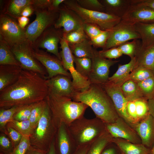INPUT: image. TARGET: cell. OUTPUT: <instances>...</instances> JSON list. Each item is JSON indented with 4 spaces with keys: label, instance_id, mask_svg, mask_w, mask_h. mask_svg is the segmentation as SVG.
<instances>
[{
    "label": "cell",
    "instance_id": "obj_1",
    "mask_svg": "<svg viewBox=\"0 0 154 154\" xmlns=\"http://www.w3.org/2000/svg\"><path fill=\"white\" fill-rule=\"evenodd\" d=\"M46 80L38 74L23 69L13 84L0 92V108L23 106L45 99L48 94Z\"/></svg>",
    "mask_w": 154,
    "mask_h": 154
},
{
    "label": "cell",
    "instance_id": "obj_2",
    "mask_svg": "<svg viewBox=\"0 0 154 154\" xmlns=\"http://www.w3.org/2000/svg\"><path fill=\"white\" fill-rule=\"evenodd\" d=\"M72 99L90 107L96 117L105 123H114L119 117L111 99L101 85L91 84L85 90L76 92Z\"/></svg>",
    "mask_w": 154,
    "mask_h": 154
},
{
    "label": "cell",
    "instance_id": "obj_3",
    "mask_svg": "<svg viewBox=\"0 0 154 154\" xmlns=\"http://www.w3.org/2000/svg\"><path fill=\"white\" fill-rule=\"evenodd\" d=\"M45 100L57 128L62 123L68 126L75 120L84 117L88 107L83 103L72 101L70 97L49 92Z\"/></svg>",
    "mask_w": 154,
    "mask_h": 154
},
{
    "label": "cell",
    "instance_id": "obj_4",
    "mask_svg": "<svg viewBox=\"0 0 154 154\" xmlns=\"http://www.w3.org/2000/svg\"><path fill=\"white\" fill-rule=\"evenodd\" d=\"M68 127L77 146L92 143L106 131L105 123L96 117L88 119L83 117Z\"/></svg>",
    "mask_w": 154,
    "mask_h": 154
},
{
    "label": "cell",
    "instance_id": "obj_5",
    "mask_svg": "<svg viewBox=\"0 0 154 154\" xmlns=\"http://www.w3.org/2000/svg\"><path fill=\"white\" fill-rule=\"evenodd\" d=\"M57 129L47 104L37 125L29 137L31 145L47 151L55 138Z\"/></svg>",
    "mask_w": 154,
    "mask_h": 154
},
{
    "label": "cell",
    "instance_id": "obj_6",
    "mask_svg": "<svg viewBox=\"0 0 154 154\" xmlns=\"http://www.w3.org/2000/svg\"><path fill=\"white\" fill-rule=\"evenodd\" d=\"M62 3L76 13L84 23L96 25L103 31L111 30L121 19L106 13L85 9L76 0H64Z\"/></svg>",
    "mask_w": 154,
    "mask_h": 154
},
{
    "label": "cell",
    "instance_id": "obj_7",
    "mask_svg": "<svg viewBox=\"0 0 154 154\" xmlns=\"http://www.w3.org/2000/svg\"><path fill=\"white\" fill-rule=\"evenodd\" d=\"M11 49L23 69L36 72L45 79L47 76L46 71L34 56L32 44L30 42L26 39L21 43L14 45Z\"/></svg>",
    "mask_w": 154,
    "mask_h": 154
},
{
    "label": "cell",
    "instance_id": "obj_8",
    "mask_svg": "<svg viewBox=\"0 0 154 154\" xmlns=\"http://www.w3.org/2000/svg\"><path fill=\"white\" fill-rule=\"evenodd\" d=\"M35 20L26 28L27 40L32 44L41 34L49 27L54 25L57 19L59 12H53L48 9L35 12Z\"/></svg>",
    "mask_w": 154,
    "mask_h": 154
},
{
    "label": "cell",
    "instance_id": "obj_9",
    "mask_svg": "<svg viewBox=\"0 0 154 154\" xmlns=\"http://www.w3.org/2000/svg\"><path fill=\"white\" fill-rule=\"evenodd\" d=\"M110 31L109 37L103 50L117 47L130 40L141 39L134 23L121 19Z\"/></svg>",
    "mask_w": 154,
    "mask_h": 154
},
{
    "label": "cell",
    "instance_id": "obj_10",
    "mask_svg": "<svg viewBox=\"0 0 154 154\" xmlns=\"http://www.w3.org/2000/svg\"><path fill=\"white\" fill-rule=\"evenodd\" d=\"M25 29L20 27L16 19L7 14H0V36L11 48L27 39Z\"/></svg>",
    "mask_w": 154,
    "mask_h": 154
},
{
    "label": "cell",
    "instance_id": "obj_11",
    "mask_svg": "<svg viewBox=\"0 0 154 154\" xmlns=\"http://www.w3.org/2000/svg\"><path fill=\"white\" fill-rule=\"evenodd\" d=\"M63 37L62 29L52 25L46 29L32 44L34 50L40 48L46 49L61 61L58 44Z\"/></svg>",
    "mask_w": 154,
    "mask_h": 154
},
{
    "label": "cell",
    "instance_id": "obj_12",
    "mask_svg": "<svg viewBox=\"0 0 154 154\" xmlns=\"http://www.w3.org/2000/svg\"><path fill=\"white\" fill-rule=\"evenodd\" d=\"M91 59L92 69L88 80L91 84L101 85L108 81L110 67L119 61L104 58L96 50Z\"/></svg>",
    "mask_w": 154,
    "mask_h": 154
},
{
    "label": "cell",
    "instance_id": "obj_13",
    "mask_svg": "<svg viewBox=\"0 0 154 154\" xmlns=\"http://www.w3.org/2000/svg\"><path fill=\"white\" fill-rule=\"evenodd\" d=\"M34 57L45 68L47 75V80L59 75L67 76L70 78L72 76L69 72L63 67L61 61L55 56H53L40 49L33 50Z\"/></svg>",
    "mask_w": 154,
    "mask_h": 154
},
{
    "label": "cell",
    "instance_id": "obj_14",
    "mask_svg": "<svg viewBox=\"0 0 154 154\" xmlns=\"http://www.w3.org/2000/svg\"><path fill=\"white\" fill-rule=\"evenodd\" d=\"M63 5L60 7L58 16L54 26L56 28H63L64 37L68 33L83 27L84 22L74 12Z\"/></svg>",
    "mask_w": 154,
    "mask_h": 154
},
{
    "label": "cell",
    "instance_id": "obj_15",
    "mask_svg": "<svg viewBox=\"0 0 154 154\" xmlns=\"http://www.w3.org/2000/svg\"><path fill=\"white\" fill-rule=\"evenodd\" d=\"M105 126L106 130L113 138L122 139L134 143H141L135 130L120 117L114 123H105Z\"/></svg>",
    "mask_w": 154,
    "mask_h": 154
},
{
    "label": "cell",
    "instance_id": "obj_16",
    "mask_svg": "<svg viewBox=\"0 0 154 154\" xmlns=\"http://www.w3.org/2000/svg\"><path fill=\"white\" fill-rule=\"evenodd\" d=\"M101 86L111 99L119 116L130 126L133 124L127 111L128 101L124 96L121 87L108 81Z\"/></svg>",
    "mask_w": 154,
    "mask_h": 154
},
{
    "label": "cell",
    "instance_id": "obj_17",
    "mask_svg": "<svg viewBox=\"0 0 154 154\" xmlns=\"http://www.w3.org/2000/svg\"><path fill=\"white\" fill-rule=\"evenodd\" d=\"M55 144L57 154H73L78 147L68 126L64 123L57 127Z\"/></svg>",
    "mask_w": 154,
    "mask_h": 154
},
{
    "label": "cell",
    "instance_id": "obj_18",
    "mask_svg": "<svg viewBox=\"0 0 154 154\" xmlns=\"http://www.w3.org/2000/svg\"><path fill=\"white\" fill-rule=\"evenodd\" d=\"M70 78L59 75L46 80L48 92L72 99L76 92Z\"/></svg>",
    "mask_w": 154,
    "mask_h": 154
},
{
    "label": "cell",
    "instance_id": "obj_19",
    "mask_svg": "<svg viewBox=\"0 0 154 154\" xmlns=\"http://www.w3.org/2000/svg\"><path fill=\"white\" fill-rule=\"evenodd\" d=\"M121 19L134 23H154V10L143 5L132 3Z\"/></svg>",
    "mask_w": 154,
    "mask_h": 154
},
{
    "label": "cell",
    "instance_id": "obj_20",
    "mask_svg": "<svg viewBox=\"0 0 154 154\" xmlns=\"http://www.w3.org/2000/svg\"><path fill=\"white\" fill-rule=\"evenodd\" d=\"M131 126L136 131L141 143L151 149L154 144V119L150 114Z\"/></svg>",
    "mask_w": 154,
    "mask_h": 154
},
{
    "label": "cell",
    "instance_id": "obj_21",
    "mask_svg": "<svg viewBox=\"0 0 154 154\" xmlns=\"http://www.w3.org/2000/svg\"><path fill=\"white\" fill-rule=\"evenodd\" d=\"M23 69L19 66L0 65V92L14 84L18 79Z\"/></svg>",
    "mask_w": 154,
    "mask_h": 154
},
{
    "label": "cell",
    "instance_id": "obj_22",
    "mask_svg": "<svg viewBox=\"0 0 154 154\" xmlns=\"http://www.w3.org/2000/svg\"><path fill=\"white\" fill-rule=\"evenodd\" d=\"M105 13L122 18L132 4V0H99Z\"/></svg>",
    "mask_w": 154,
    "mask_h": 154
},
{
    "label": "cell",
    "instance_id": "obj_23",
    "mask_svg": "<svg viewBox=\"0 0 154 154\" xmlns=\"http://www.w3.org/2000/svg\"><path fill=\"white\" fill-rule=\"evenodd\" d=\"M112 142L117 146L121 154H150L151 149L142 143H134L115 138H113Z\"/></svg>",
    "mask_w": 154,
    "mask_h": 154
},
{
    "label": "cell",
    "instance_id": "obj_24",
    "mask_svg": "<svg viewBox=\"0 0 154 154\" xmlns=\"http://www.w3.org/2000/svg\"><path fill=\"white\" fill-rule=\"evenodd\" d=\"M136 63L135 57L131 58L130 61L127 64H119L117 70L112 76L109 77L108 81L121 87L129 79L130 74L135 67Z\"/></svg>",
    "mask_w": 154,
    "mask_h": 154
},
{
    "label": "cell",
    "instance_id": "obj_25",
    "mask_svg": "<svg viewBox=\"0 0 154 154\" xmlns=\"http://www.w3.org/2000/svg\"><path fill=\"white\" fill-rule=\"evenodd\" d=\"M32 0H11L6 1L1 14H7L15 19L21 16L24 9L32 4Z\"/></svg>",
    "mask_w": 154,
    "mask_h": 154
},
{
    "label": "cell",
    "instance_id": "obj_26",
    "mask_svg": "<svg viewBox=\"0 0 154 154\" xmlns=\"http://www.w3.org/2000/svg\"><path fill=\"white\" fill-rule=\"evenodd\" d=\"M135 67H143L152 70L154 73V43L145 48H141L138 51L135 57Z\"/></svg>",
    "mask_w": 154,
    "mask_h": 154
},
{
    "label": "cell",
    "instance_id": "obj_27",
    "mask_svg": "<svg viewBox=\"0 0 154 154\" xmlns=\"http://www.w3.org/2000/svg\"><path fill=\"white\" fill-rule=\"evenodd\" d=\"M136 30L141 40V48H148L154 43V23H135Z\"/></svg>",
    "mask_w": 154,
    "mask_h": 154
},
{
    "label": "cell",
    "instance_id": "obj_28",
    "mask_svg": "<svg viewBox=\"0 0 154 154\" xmlns=\"http://www.w3.org/2000/svg\"><path fill=\"white\" fill-rule=\"evenodd\" d=\"M69 46L73 55L78 58L92 59L96 50L92 47L90 39L89 38L79 43Z\"/></svg>",
    "mask_w": 154,
    "mask_h": 154
},
{
    "label": "cell",
    "instance_id": "obj_29",
    "mask_svg": "<svg viewBox=\"0 0 154 154\" xmlns=\"http://www.w3.org/2000/svg\"><path fill=\"white\" fill-rule=\"evenodd\" d=\"M5 65L21 66V64L16 59L11 47L0 36V65Z\"/></svg>",
    "mask_w": 154,
    "mask_h": 154
},
{
    "label": "cell",
    "instance_id": "obj_30",
    "mask_svg": "<svg viewBox=\"0 0 154 154\" xmlns=\"http://www.w3.org/2000/svg\"><path fill=\"white\" fill-rule=\"evenodd\" d=\"M121 88L124 96L128 101H134L140 99H145L137 83L131 79L125 82Z\"/></svg>",
    "mask_w": 154,
    "mask_h": 154
},
{
    "label": "cell",
    "instance_id": "obj_31",
    "mask_svg": "<svg viewBox=\"0 0 154 154\" xmlns=\"http://www.w3.org/2000/svg\"><path fill=\"white\" fill-rule=\"evenodd\" d=\"M113 138L106 130L92 143L86 154H101L104 149L112 143Z\"/></svg>",
    "mask_w": 154,
    "mask_h": 154
},
{
    "label": "cell",
    "instance_id": "obj_32",
    "mask_svg": "<svg viewBox=\"0 0 154 154\" xmlns=\"http://www.w3.org/2000/svg\"><path fill=\"white\" fill-rule=\"evenodd\" d=\"M74 60L76 70L82 76L88 80L92 69V59L88 58H78L74 55Z\"/></svg>",
    "mask_w": 154,
    "mask_h": 154
},
{
    "label": "cell",
    "instance_id": "obj_33",
    "mask_svg": "<svg viewBox=\"0 0 154 154\" xmlns=\"http://www.w3.org/2000/svg\"><path fill=\"white\" fill-rule=\"evenodd\" d=\"M22 106H14L8 109L0 108V130L1 132L5 133L7 124L13 119L15 114Z\"/></svg>",
    "mask_w": 154,
    "mask_h": 154
},
{
    "label": "cell",
    "instance_id": "obj_34",
    "mask_svg": "<svg viewBox=\"0 0 154 154\" xmlns=\"http://www.w3.org/2000/svg\"><path fill=\"white\" fill-rule=\"evenodd\" d=\"M6 126L13 128L22 135L29 137L32 135L35 129L29 120L19 121L13 119L9 122Z\"/></svg>",
    "mask_w": 154,
    "mask_h": 154
},
{
    "label": "cell",
    "instance_id": "obj_35",
    "mask_svg": "<svg viewBox=\"0 0 154 154\" xmlns=\"http://www.w3.org/2000/svg\"><path fill=\"white\" fill-rule=\"evenodd\" d=\"M141 46V42L139 39H135L131 42L124 43L117 47L123 54L128 55L131 58L135 57Z\"/></svg>",
    "mask_w": 154,
    "mask_h": 154
},
{
    "label": "cell",
    "instance_id": "obj_36",
    "mask_svg": "<svg viewBox=\"0 0 154 154\" xmlns=\"http://www.w3.org/2000/svg\"><path fill=\"white\" fill-rule=\"evenodd\" d=\"M154 76L151 70L141 66L134 68L130 74L129 79L138 83Z\"/></svg>",
    "mask_w": 154,
    "mask_h": 154
},
{
    "label": "cell",
    "instance_id": "obj_37",
    "mask_svg": "<svg viewBox=\"0 0 154 154\" xmlns=\"http://www.w3.org/2000/svg\"><path fill=\"white\" fill-rule=\"evenodd\" d=\"M137 83L145 99L154 98V76Z\"/></svg>",
    "mask_w": 154,
    "mask_h": 154
},
{
    "label": "cell",
    "instance_id": "obj_38",
    "mask_svg": "<svg viewBox=\"0 0 154 154\" xmlns=\"http://www.w3.org/2000/svg\"><path fill=\"white\" fill-rule=\"evenodd\" d=\"M63 37L69 46L79 43L86 39L89 38L83 27L72 31Z\"/></svg>",
    "mask_w": 154,
    "mask_h": 154
},
{
    "label": "cell",
    "instance_id": "obj_39",
    "mask_svg": "<svg viewBox=\"0 0 154 154\" xmlns=\"http://www.w3.org/2000/svg\"><path fill=\"white\" fill-rule=\"evenodd\" d=\"M46 104L45 99L37 103L33 108L29 120L34 129L37 125Z\"/></svg>",
    "mask_w": 154,
    "mask_h": 154
},
{
    "label": "cell",
    "instance_id": "obj_40",
    "mask_svg": "<svg viewBox=\"0 0 154 154\" xmlns=\"http://www.w3.org/2000/svg\"><path fill=\"white\" fill-rule=\"evenodd\" d=\"M78 4L82 7L90 10L105 13L104 6L99 0H77Z\"/></svg>",
    "mask_w": 154,
    "mask_h": 154
},
{
    "label": "cell",
    "instance_id": "obj_41",
    "mask_svg": "<svg viewBox=\"0 0 154 154\" xmlns=\"http://www.w3.org/2000/svg\"><path fill=\"white\" fill-rule=\"evenodd\" d=\"M135 101L136 112L138 122L149 114L147 100L140 99Z\"/></svg>",
    "mask_w": 154,
    "mask_h": 154
},
{
    "label": "cell",
    "instance_id": "obj_42",
    "mask_svg": "<svg viewBox=\"0 0 154 154\" xmlns=\"http://www.w3.org/2000/svg\"><path fill=\"white\" fill-rule=\"evenodd\" d=\"M37 103L22 106L15 114L13 119L19 121L29 120L32 110Z\"/></svg>",
    "mask_w": 154,
    "mask_h": 154
},
{
    "label": "cell",
    "instance_id": "obj_43",
    "mask_svg": "<svg viewBox=\"0 0 154 154\" xmlns=\"http://www.w3.org/2000/svg\"><path fill=\"white\" fill-rule=\"evenodd\" d=\"M110 30L103 31L96 37L90 39L92 46L95 48L104 49L110 35Z\"/></svg>",
    "mask_w": 154,
    "mask_h": 154
},
{
    "label": "cell",
    "instance_id": "obj_44",
    "mask_svg": "<svg viewBox=\"0 0 154 154\" xmlns=\"http://www.w3.org/2000/svg\"><path fill=\"white\" fill-rule=\"evenodd\" d=\"M14 149L12 142L8 136L1 132L0 135V151L3 154H10Z\"/></svg>",
    "mask_w": 154,
    "mask_h": 154
},
{
    "label": "cell",
    "instance_id": "obj_45",
    "mask_svg": "<svg viewBox=\"0 0 154 154\" xmlns=\"http://www.w3.org/2000/svg\"><path fill=\"white\" fill-rule=\"evenodd\" d=\"M31 145L29 137L23 135L19 144L10 154H26Z\"/></svg>",
    "mask_w": 154,
    "mask_h": 154
},
{
    "label": "cell",
    "instance_id": "obj_46",
    "mask_svg": "<svg viewBox=\"0 0 154 154\" xmlns=\"http://www.w3.org/2000/svg\"><path fill=\"white\" fill-rule=\"evenodd\" d=\"M4 133L10 140L14 148L19 144L23 136L21 134L16 130L8 126H6V130Z\"/></svg>",
    "mask_w": 154,
    "mask_h": 154
},
{
    "label": "cell",
    "instance_id": "obj_47",
    "mask_svg": "<svg viewBox=\"0 0 154 154\" xmlns=\"http://www.w3.org/2000/svg\"><path fill=\"white\" fill-rule=\"evenodd\" d=\"M83 28L90 39L96 37L103 31L96 25L84 22Z\"/></svg>",
    "mask_w": 154,
    "mask_h": 154
},
{
    "label": "cell",
    "instance_id": "obj_48",
    "mask_svg": "<svg viewBox=\"0 0 154 154\" xmlns=\"http://www.w3.org/2000/svg\"><path fill=\"white\" fill-rule=\"evenodd\" d=\"M98 52L99 54L101 56L111 60L119 58L123 54L117 47L112 48L106 50H102Z\"/></svg>",
    "mask_w": 154,
    "mask_h": 154
},
{
    "label": "cell",
    "instance_id": "obj_49",
    "mask_svg": "<svg viewBox=\"0 0 154 154\" xmlns=\"http://www.w3.org/2000/svg\"><path fill=\"white\" fill-rule=\"evenodd\" d=\"M126 109L127 114L132 121L133 124L138 122L134 101L128 102Z\"/></svg>",
    "mask_w": 154,
    "mask_h": 154
},
{
    "label": "cell",
    "instance_id": "obj_50",
    "mask_svg": "<svg viewBox=\"0 0 154 154\" xmlns=\"http://www.w3.org/2000/svg\"><path fill=\"white\" fill-rule=\"evenodd\" d=\"M51 1V0H32V5L35 12L48 9Z\"/></svg>",
    "mask_w": 154,
    "mask_h": 154
},
{
    "label": "cell",
    "instance_id": "obj_51",
    "mask_svg": "<svg viewBox=\"0 0 154 154\" xmlns=\"http://www.w3.org/2000/svg\"><path fill=\"white\" fill-rule=\"evenodd\" d=\"M64 1V0H51L48 9L53 12H58L60 5L63 3Z\"/></svg>",
    "mask_w": 154,
    "mask_h": 154
},
{
    "label": "cell",
    "instance_id": "obj_52",
    "mask_svg": "<svg viewBox=\"0 0 154 154\" xmlns=\"http://www.w3.org/2000/svg\"><path fill=\"white\" fill-rule=\"evenodd\" d=\"M132 3L143 5L154 10V0H132Z\"/></svg>",
    "mask_w": 154,
    "mask_h": 154
},
{
    "label": "cell",
    "instance_id": "obj_53",
    "mask_svg": "<svg viewBox=\"0 0 154 154\" xmlns=\"http://www.w3.org/2000/svg\"><path fill=\"white\" fill-rule=\"evenodd\" d=\"M91 144L78 146L73 154H86Z\"/></svg>",
    "mask_w": 154,
    "mask_h": 154
},
{
    "label": "cell",
    "instance_id": "obj_54",
    "mask_svg": "<svg viewBox=\"0 0 154 154\" xmlns=\"http://www.w3.org/2000/svg\"><path fill=\"white\" fill-rule=\"evenodd\" d=\"M35 12L32 4L27 6L23 11L21 16L27 17L30 16Z\"/></svg>",
    "mask_w": 154,
    "mask_h": 154
},
{
    "label": "cell",
    "instance_id": "obj_55",
    "mask_svg": "<svg viewBox=\"0 0 154 154\" xmlns=\"http://www.w3.org/2000/svg\"><path fill=\"white\" fill-rule=\"evenodd\" d=\"M47 152L31 145L26 154H46Z\"/></svg>",
    "mask_w": 154,
    "mask_h": 154
},
{
    "label": "cell",
    "instance_id": "obj_56",
    "mask_svg": "<svg viewBox=\"0 0 154 154\" xmlns=\"http://www.w3.org/2000/svg\"><path fill=\"white\" fill-rule=\"evenodd\" d=\"M17 22L20 27L23 29H25V27L29 21L28 17L21 16L17 19Z\"/></svg>",
    "mask_w": 154,
    "mask_h": 154
},
{
    "label": "cell",
    "instance_id": "obj_57",
    "mask_svg": "<svg viewBox=\"0 0 154 154\" xmlns=\"http://www.w3.org/2000/svg\"><path fill=\"white\" fill-rule=\"evenodd\" d=\"M149 114L154 119V98L147 100Z\"/></svg>",
    "mask_w": 154,
    "mask_h": 154
},
{
    "label": "cell",
    "instance_id": "obj_58",
    "mask_svg": "<svg viewBox=\"0 0 154 154\" xmlns=\"http://www.w3.org/2000/svg\"><path fill=\"white\" fill-rule=\"evenodd\" d=\"M109 144L104 149L101 154H117L116 149L112 146H109Z\"/></svg>",
    "mask_w": 154,
    "mask_h": 154
},
{
    "label": "cell",
    "instance_id": "obj_59",
    "mask_svg": "<svg viewBox=\"0 0 154 154\" xmlns=\"http://www.w3.org/2000/svg\"><path fill=\"white\" fill-rule=\"evenodd\" d=\"M46 154H57L55 147V138L52 142Z\"/></svg>",
    "mask_w": 154,
    "mask_h": 154
},
{
    "label": "cell",
    "instance_id": "obj_60",
    "mask_svg": "<svg viewBox=\"0 0 154 154\" xmlns=\"http://www.w3.org/2000/svg\"><path fill=\"white\" fill-rule=\"evenodd\" d=\"M150 154H154V144L153 147L151 149Z\"/></svg>",
    "mask_w": 154,
    "mask_h": 154
},
{
    "label": "cell",
    "instance_id": "obj_61",
    "mask_svg": "<svg viewBox=\"0 0 154 154\" xmlns=\"http://www.w3.org/2000/svg\"><path fill=\"white\" fill-rule=\"evenodd\" d=\"M117 154H121V153H117Z\"/></svg>",
    "mask_w": 154,
    "mask_h": 154
},
{
    "label": "cell",
    "instance_id": "obj_62",
    "mask_svg": "<svg viewBox=\"0 0 154 154\" xmlns=\"http://www.w3.org/2000/svg\"><path fill=\"white\" fill-rule=\"evenodd\" d=\"M0 154H3L1 153H0Z\"/></svg>",
    "mask_w": 154,
    "mask_h": 154
}]
</instances>
